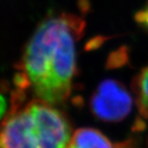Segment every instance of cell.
Returning a JSON list of instances; mask_svg holds the SVG:
<instances>
[{
    "label": "cell",
    "mask_w": 148,
    "mask_h": 148,
    "mask_svg": "<svg viewBox=\"0 0 148 148\" xmlns=\"http://www.w3.org/2000/svg\"><path fill=\"white\" fill-rule=\"evenodd\" d=\"M86 23L71 13L55 14L44 19L26 45L15 79L17 88L29 89L34 98L52 105L70 97L76 76V45Z\"/></svg>",
    "instance_id": "obj_1"
},
{
    "label": "cell",
    "mask_w": 148,
    "mask_h": 148,
    "mask_svg": "<svg viewBox=\"0 0 148 148\" xmlns=\"http://www.w3.org/2000/svg\"><path fill=\"white\" fill-rule=\"evenodd\" d=\"M13 93L11 107L0 123V148H66L71 126L55 105Z\"/></svg>",
    "instance_id": "obj_2"
},
{
    "label": "cell",
    "mask_w": 148,
    "mask_h": 148,
    "mask_svg": "<svg viewBox=\"0 0 148 148\" xmlns=\"http://www.w3.org/2000/svg\"><path fill=\"white\" fill-rule=\"evenodd\" d=\"M90 110L97 119L105 122H119L133 107V98L122 83L112 79L103 80L92 94Z\"/></svg>",
    "instance_id": "obj_3"
},
{
    "label": "cell",
    "mask_w": 148,
    "mask_h": 148,
    "mask_svg": "<svg viewBox=\"0 0 148 148\" xmlns=\"http://www.w3.org/2000/svg\"><path fill=\"white\" fill-rule=\"evenodd\" d=\"M66 148H119L101 131L93 128H81L71 136Z\"/></svg>",
    "instance_id": "obj_4"
},
{
    "label": "cell",
    "mask_w": 148,
    "mask_h": 148,
    "mask_svg": "<svg viewBox=\"0 0 148 148\" xmlns=\"http://www.w3.org/2000/svg\"><path fill=\"white\" fill-rule=\"evenodd\" d=\"M132 88L140 115L148 119V66L144 68L134 79Z\"/></svg>",
    "instance_id": "obj_5"
},
{
    "label": "cell",
    "mask_w": 148,
    "mask_h": 148,
    "mask_svg": "<svg viewBox=\"0 0 148 148\" xmlns=\"http://www.w3.org/2000/svg\"><path fill=\"white\" fill-rule=\"evenodd\" d=\"M135 20L140 27L148 31V3L143 9L136 14Z\"/></svg>",
    "instance_id": "obj_6"
},
{
    "label": "cell",
    "mask_w": 148,
    "mask_h": 148,
    "mask_svg": "<svg viewBox=\"0 0 148 148\" xmlns=\"http://www.w3.org/2000/svg\"><path fill=\"white\" fill-rule=\"evenodd\" d=\"M7 112V103L5 97L0 94V119H4Z\"/></svg>",
    "instance_id": "obj_7"
}]
</instances>
